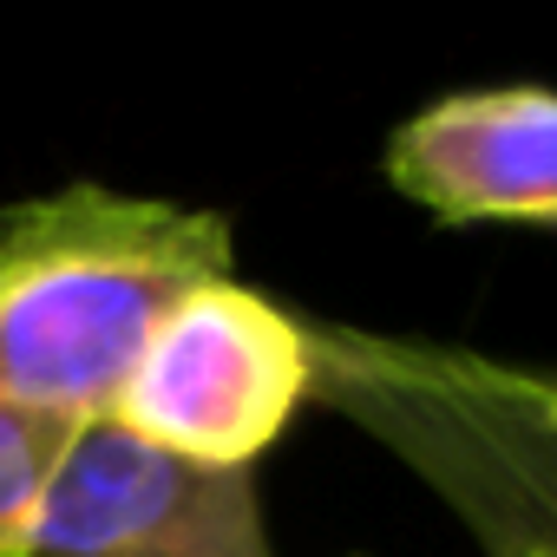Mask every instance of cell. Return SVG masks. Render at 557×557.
<instances>
[{
    "instance_id": "cell-1",
    "label": "cell",
    "mask_w": 557,
    "mask_h": 557,
    "mask_svg": "<svg viewBox=\"0 0 557 557\" xmlns=\"http://www.w3.org/2000/svg\"><path fill=\"white\" fill-rule=\"evenodd\" d=\"M230 262V223L164 197L66 184L0 210V400L106 420L151 335Z\"/></svg>"
},
{
    "instance_id": "cell-5",
    "label": "cell",
    "mask_w": 557,
    "mask_h": 557,
    "mask_svg": "<svg viewBox=\"0 0 557 557\" xmlns=\"http://www.w3.org/2000/svg\"><path fill=\"white\" fill-rule=\"evenodd\" d=\"M381 164L433 223H557V92H446L387 138Z\"/></svg>"
},
{
    "instance_id": "cell-8",
    "label": "cell",
    "mask_w": 557,
    "mask_h": 557,
    "mask_svg": "<svg viewBox=\"0 0 557 557\" xmlns=\"http://www.w3.org/2000/svg\"><path fill=\"white\" fill-rule=\"evenodd\" d=\"M518 557H544V550H518Z\"/></svg>"
},
{
    "instance_id": "cell-7",
    "label": "cell",
    "mask_w": 557,
    "mask_h": 557,
    "mask_svg": "<svg viewBox=\"0 0 557 557\" xmlns=\"http://www.w3.org/2000/svg\"><path fill=\"white\" fill-rule=\"evenodd\" d=\"M518 381H524V394H531L544 413H557V374H524V368H518Z\"/></svg>"
},
{
    "instance_id": "cell-3",
    "label": "cell",
    "mask_w": 557,
    "mask_h": 557,
    "mask_svg": "<svg viewBox=\"0 0 557 557\" xmlns=\"http://www.w3.org/2000/svg\"><path fill=\"white\" fill-rule=\"evenodd\" d=\"M309 387V329L243 283H210L151 335L106 420L158 453L249 472L283 440Z\"/></svg>"
},
{
    "instance_id": "cell-6",
    "label": "cell",
    "mask_w": 557,
    "mask_h": 557,
    "mask_svg": "<svg viewBox=\"0 0 557 557\" xmlns=\"http://www.w3.org/2000/svg\"><path fill=\"white\" fill-rule=\"evenodd\" d=\"M73 426L0 400V557H27V524L47 498V479L66 453Z\"/></svg>"
},
{
    "instance_id": "cell-2",
    "label": "cell",
    "mask_w": 557,
    "mask_h": 557,
    "mask_svg": "<svg viewBox=\"0 0 557 557\" xmlns=\"http://www.w3.org/2000/svg\"><path fill=\"white\" fill-rule=\"evenodd\" d=\"M315 387L381 433L420 479H433L492 557H557V413H544L518 368L381 335H309Z\"/></svg>"
},
{
    "instance_id": "cell-4",
    "label": "cell",
    "mask_w": 557,
    "mask_h": 557,
    "mask_svg": "<svg viewBox=\"0 0 557 557\" xmlns=\"http://www.w3.org/2000/svg\"><path fill=\"white\" fill-rule=\"evenodd\" d=\"M27 557H275L249 472L197 466L112 420L73 426Z\"/></svg>"
}]
</instances>
